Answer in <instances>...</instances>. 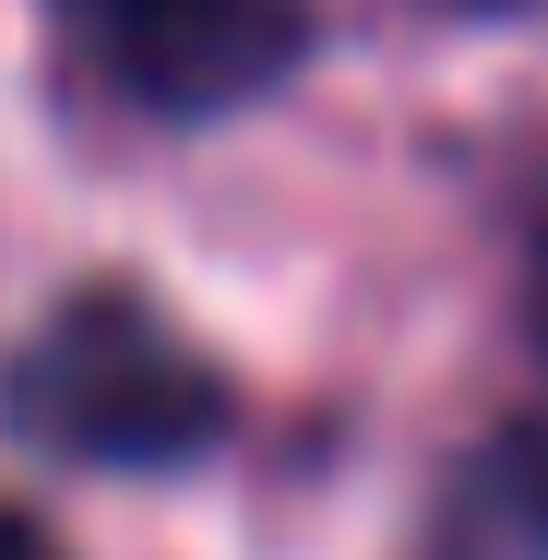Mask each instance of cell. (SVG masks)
<instances>
[{
    "label": "cell",
    "instance_id": "cell-4",
    "mask_svg": "<svg viewBox=\"0 0 548 560\" xmlns=\"http://www.w3.org/2000/svg\"><path fill=\"white\" fill-rule=\"evenodd\" d=\"M0 560H72V549H60L36 513H12V501H0Z\"/></svg>",
    "mask_w": 548,
    "mask_h": 560
},
{
    "label": "cell",
    "instance_id": "cell-1",
    "mask_svg": "<svg viewBox=\"0 0 548 560\" xmlns=\"http://www.w3.org/2000/svg\"><path fill=\"white\" fill-rule=\"evenodd\" d=\"M0 418L36 453H60V465L155 477V465H203L226 442V418H238V394H226V370L155 299L84 287V299H60L36 335L12 346Z\"/></svg>",
    "mask_w": 548,
    "mask_h": 560
},
{
    "label": "cell",
    "instance_id": "cell-5",
    "mask_svg": "<svg viewBox=\"0 0 548 560\" xmlns=\"http://www.w3.org/2000/svg\"><path fill=\"white\" fill-rule=\"evenodd\" d=\"M537 323H548V203H537Z\"/></svg>",
    "mask_w": 548,
    "mask_h": 560
},
{
    "label": "cell",
    "instance_id": "cell-2",
    "mask_svg": "<svg viewBox=\"0 0 548 560\" xmlns=\"http://www.w3.org/2000/svg\"><path fill=\"white\" fill-rule=\"evenodd\" d=\"M48 12L155 119H226L311 60V0H48Z\"/></svg>",
    "mask_w": 548,
    "mask_h": 560
},
{
    "label": "cell",
    "instance_id": "cell-3",
    "mask_svg": "<svg viewBox=\"0 0 548 560\" xmlns=\"http://www.w3.org/2000/svg\"><path fill=\"white\" fill-rule=\"evenodd\" d=\"M430 560H548V406L513 418L489 453H465V477L441 489Z\"/></svg>",
    "mask_w": 548,
    "mask_h": 560
}]
</instances>
